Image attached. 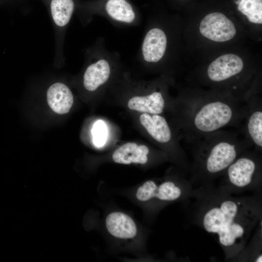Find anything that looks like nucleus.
Segmentation results:
<instances>
[{"mask_svg": "<svg viewBox=\"0 0 262 262\" xmlns=\"http://www.w3.org/2000/svg\"><path fill=\"white\" fill-rule=\"evenodd\" d=\"M238 10L253 23H262V0H240Z\"/></svg>", "mask_w": 262, "mask_h": 262, "instance_id": "nucleus-19", "label": "nucleus"}, {"mask_svg": "<svg viewBox=\"0 0 262 262\" xmlns=\"http://www.w3.org/2000/svg\"><path fill=\"white\" fill-rule=\"evenodd\" d=\"M193 162L189 180L194 187L213 185L227 168L253 145L246 136L220 130L193 142Z\"/></svg>", "mask_w": 262, "mask_h": 262, "instance_id": "nucleus-2", "label": "nucleus"}, {"mask_svg": "<svg viewBox=\"0 0 262 262\" xmlns=\"http://www.w3.org/2000/svg\"><path fill=\"white\" fill-rule=\"evenodd\" d=\"M47 98L50 108L58 114L69 112L73 103V97L70 89L65 84L56 82L48 89Z\"/></svg>", "mask_w": 262, "mask_h": 262, "instance_id": "nucleus-11", "label": "nucleus"}, {"mask_svg": "<svg viewBox=\"0 0 262 262\" xmlns=\"http://www.w3.org/2000/svg\"><path fill=\"white\" fill-rule=\"evenodd\" d=\"M184 202L188 218L213 235L226 260L242 252L262 220L261 193L233 195L214 185H201Z\"/></svg>", "mask_w": 262, "mask_h": 262, "instance_id": "nucleus-1", "label": "nucleus"}, {"mask_svg": "<svg viewBox=\"0 0 262 262\" xmlns=\"http://www.w3.org/2000/svg\"><path fill=\"white\" fill-rule=\"evenodd\" d=\"M194 188L186 176L180 177L177 181L166 180L159 183L149 180L138 188L136 197L143 202L151 200L162 203L184 202L192 195Z\"/></svg>", "mask_w": 262, "mask_h": 262, "instance_id": "nucleus-5", "label": "nucleus"}, {"mask_svg": "<svg viewBox=\"0 0 262 262\" xmlns=\"http://www.w3.org/2000/svg\"><path fill=\"white\" fill-rule=\"evenodd\" d=\"M104 8L107 14L114 19L130 23L135 18V14L127 0H106Z\"/></svg>", "mask_w": 262, "mask_h": 262, "instance_id": "nucleus-16", "label": "nucleus"}, {"mask_svg": "<svg viewBox=\"0 0 262 262\" xmlns=\"http://www.w3.org/2000/svg\"><path fill=\"white\" fill-rule=\"evenodd\" d=\"M141 124L150 136L161 143L169 142L172 138L170 128L166 119L162 116L147 113L142 114L139 118Z\"/></svg>", "mask_w": 262, "mask_h": 262, "instance_id": "nucleus-12", "label": "nucleus"}, {"mask_svg": "<svg viewBox=\"0 0 262 262\" xmlns=\"http://www.w3.org/2000/svg\"><path fill=\"white\" fill-rule=\"evenodd\" d=\"M260 152L248 149L241 154L219 178V189L233 195L262 192Z\"/></svg>", "mask_w": 262, "mask_h": 262, "instance_id": "nucleus-4", "label": "nucleus"}, {"mask_svg": "<svg viewBox=\"0 0 262 262\" xmlns=\"http://www.w3.org/2000/svg\"><path fill=\"white\" fill-rule=\"evenodd\" d=\"M110 72L109 64L104 59H100L90 65L84 74V87L88 91H95L108 80Z\"/></svg>", "mask_w": 262, "mask_h": 262, "instance_id": "nucleus-15", "label": "nucleus"}, {"mask_svg": "<svg viewBox=\"0 0 262 262\" xmlns=\"http://www.w3.org/2000/svg\"><path fill=\"white\" fill-rule=\"evenodd\" d=\"M167 44L165 33L161 29L153 28L146 34L142 44V50L144 60L155 63L164 55Z\"/></svg>", "mask_w": 262, "mask_h": 262, "instance_id": "nucleus-9", "label": "nucleus"}, {"mask_svg": "<svg viewBox=\"0 0 262 262\" xmlns=\"http://www.w3.org/2000/svg\"><path fill=\"white\" fill-rule=\"evenodd\" d=\"M49 10L55 24L64 27L70 21L75 8L74 0H49Z\"/></svg>", "mask_w": 262, "mask_h": 262, "instance_id": "nucleus-17", "label": "nucleus"}, {"mask_svg": "<svg viewBox=\"0 0 262 262\" xmlns=\"http://www.w3.org/2000/svg\"><path fill=\"white\" fill-rule=\"evenodd\" d=\"M128 106L132 110L159 115L164 111L165 101L161 93L154 92L147 96L132 98L128 101Z\"/></svg>", "mask_w": 262, "mask_h": 262, "instance_id": "nucleus-14", "label": "nucleus"}, {"mask_svg": "<svg viewBox=\"0 0 262 262\" xmlns=\"http://www.w3.org/2000/svg\"><path fill=\"white\" fill-rule=\"evenodd\" d=\"M243 67V62L238 56L233 54H225L209 65L207 74L211 81L220 82L240 73Z\"/></svg>", "mask_w": 262, "mask_h": 262, "instance_id": "nucleus-7", "label": "nucleus"}, {"mask_svg": "<svg viewBox=\"0 0 262 262\" xmlns=\"http://www.w3.org/2000/svg\"><path fill=\"white\" fill-rule=\"evenodd\" d=\"M262 220L254 231L253 238L248 245L246 246L242 252L236 257L240 260H252L255 262H262Z\"/></svg>", "mask_w": 262, "mask_h": 262, "instance_id": "nucleus-18", "label": "nucleus"}, {"mask_svg": "<svg viewBox=\"0 0 262 262\" xmlns=\"http://www.w3.org/2000/svg\"><path fill=\"white\" fill-rule=\"evenodd\" d=\"M93 142L97 147H101L105 144L107 137V128L101 120L97 121L92 129Z\"/></svg>", "mask_w": 262, "mask_h": 262, "instance_id": "nucleus-20", "label": "nucleus"}, {"mask_svg": "<svg viewBox=\"0 0 262 262\" xmlns=\"http://www.w3.org/2000/svg\"><path fill=\"white\" fill-rule=\"evenodd\" d=\"M105 226L111 235L120 239L133 238L137 232V226L132 218L120 212L109 214L105 220Z\"/></svg>", "mask_w": 262, "mask_h": 262, "instance_id": "nucleus-8", "label": "nucleus"}, {"mask_svg": "<svg viewBox=\"0 0 262 262\" xmlns=\"http://www.w3.org/2000/svg\"><path fill=\"white\" fill-rule=\"evenodd\" d=\"M246 120V135L256 149L260 152L262 147V103H247Z\"/></svg>", "mask_w": 262, "mask_h": 262, "instance_id": "nucleus-10", "label": "nucleus"}, {"mask_svg": "<svg viewBox=\"0 0 262 262\" xmlns=\"http://www.w3.org/2000/svg\"><path fill=\"white\" fill-rule=\"evenodd\" d=\"M200 33L206 38L215 42H225L231 39L236 31L233 22L224 14L215 12L207 15L200 24Z\"/></svg>", "mask_w": 262, "mask_h": 262, "instance_id": "nucleus-6", "label": "nucleus"}, {"mask_svg": "<svg viewBox=\"0 0 262 262\" xmlns=\"http://www.w3.org/2000/svg\"><path fill=\"white\" fill-rule=\"evenodd\" d=\"M247 103L227 98H212L184 103L185 139L193 143L245 119Z\"/></svg>", "mask_w": 262, "mask_h": 262, "instance_id": "nucleus-3", "label": "nucleus"}, {"mask_svg": "<svg viewBox=\"0 0 262 262\" xmlns=\"http://www.w3.org/2000/svg\"><path fill=\"white\" fill-rule=\"evenodd\" d=\"M148 153L149 149L146 146L127 143L114 151L112 159L115 163L120 164H145L148 160Z\"/></svg>", "mask_w": 262, "mask_h": 262, "instance_id": "nucleus-13", "label": "nucleus"}]
</instances>
